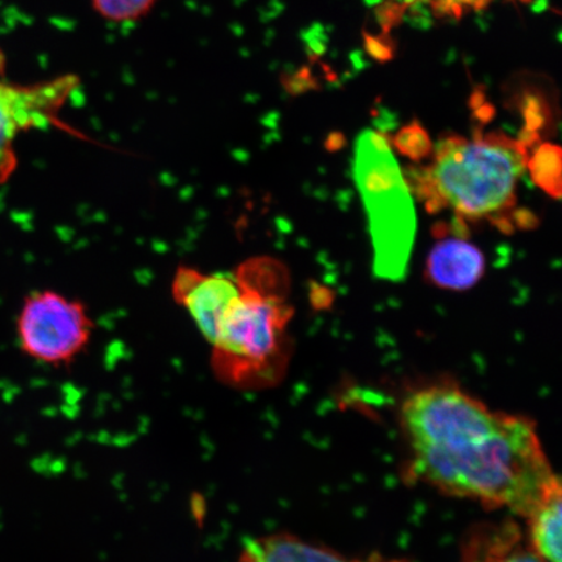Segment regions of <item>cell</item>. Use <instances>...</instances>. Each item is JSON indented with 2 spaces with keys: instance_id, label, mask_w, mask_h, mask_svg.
<instances>
[{
  "instance_id": "cell-1",
  "label": "cell",
  "mask_w": 562,
  "mask_h": 562,
  "mask_svg": "<svg viewBox=\"0 0 562 562\" xmlns=\"http://www.w3.org/2000/svg\"><path fill=\"white\" fill-rule=\"evenodd\" d=\"M400 424L411 472L446 495L526 517L558 476L531 419L492 411L459 385L413 391Z\"/></svg>"
},
{
  "instance_id": "cell-2",
  "label": "cell",
  "mask_w": 562,
  "mask_h": 562,
  "mask_svg": "<svg viewBox=\"0 0 562 562\" xmlns=\"http://www.w3.org/2000/svg\"><path fill=\"white\" fill-rule=\"evenodd\" d=\"M530 145L502 132L442 137L430 161L405 170V179L428 213L449 211L462 228L481 222L508 232L525 222L531 226V216L517 211V189Z\"/></svg>"
},
{
  "instance_id": "cell-3",
  "label": "cell",
  "mask_w": 562,
  "mask_h": 562,
  "mask_svg": "<svg viewBox=\"0 0 562 562\" xmlns=\"http://www.w3.org/2000/svg\"><path fill=\"white\" fill-rule=\"evenodd\" d=\"M232 272L240 293L210 344L211 370L229 389H269L281 382L291 360L290 273L269 257L246 259Z\"/></svg>"
},
{
  "instance_id": "cell-4",
  "label": "cell",
  "mask_w": 562,
  "mask_h": 562,
  "mask_svg": "<svg viewBox=\"0 0 562 562\" xmlns=\"http://www.w3.org/2000/svg\"><path fill=\"white\" fill-rule=\"evenodd\" d=\"M353 172L368 217L375 277L403 281L416 240L417 213L390 139L379 132H362L356 139Z\"/></svg>"
},
{
  "instance_id": "cell-5",
  "label": "cell",
  "mask_w": 562,
  "mask_h": 562,
  "mask_svg": "<svg viewBox=\"0 0 562 562\" xmlns=\"http://www.w3.org/2000/svg\"><path fill=\"white\" fill-rule=\"evenodd\" d=\"M93 329L86 304L54 291L32 292L16 322L21 351L53 368L72 364L89 346Z\"/></svg>"
},
{
  "instance_id": "cell-6",
  "label": "cell",
  "mask_w": 562,
  "mask_h": 562,
  "mask_svg": "<svg viewBox=\"0 0 562 562\" xmlns=\"http://www.w3.org/2000/svg\"><path fill=\"white\" fill-rule=\"evenodd\" d=\"M3 68L0 59V184L18 168L15 144L20 133L61 125L60 111L80 86L74 75L21 86L5 81Z\"/></svg>"
},
{
  "instance_id": "cell-7",
  "label": "cell",
  "mask_w": 562,
  "mask_h": 562,
  "mask_svg": "<svg viewBox=\"0 0 562 562\" xmlns=\"http://www.w3.org/2000/svg\"><path fill=\"white\" fill-rule=\"evenodd\" d=\"M171 292L176 304L186 308L202 336L211 344L232 302L240 293V286L234 272L207 273L181 265L175 272Z\"/></svg>"
},
{
  "instance_id": "cell-8",
  "label": "cell",
  "mask_w": 562,
  "mask_h": 562,
  "mask_svg": "<svg viewBox=\"0 0 562 562\" xmlns=\"http://www.w3.org/2000/svg\"><path fill=\"white\" fill-rule=\"evenodd\" d=\"M437 237L426 259L425 276L428 283L440 290L463 292L472 290L486 272V257L468 235L451 224L441 223L434 229Z\"/></svg>"
},
{
  "instance_id": "cell-9",
  "label": "cell",
  "mask_w": 562,
  "mask_h": 562,
  "mask_svg": "<svg viewBox=\"0 0 562 562\" xmlns=\"http://www.w3.org/2000/svg\"><path fill=\"white\" fill-rule=\"evenodd\" d=\"M525 518L531 550L547 562H562V488L559 476Z\"/></svg>"
},
{
  "instance_id": "cell-10",
  "label": "cell",
  "mask_w": 562,
  "mask_h": 562,
  "mask_svg": "<svg viewBox=\"0 0 562 562\" xmlns=\"http://www.w3.org/2000/svg\"><path fill=\"white\" fill-rule=\"evenodd\" d=\"M237 562H305L302 539L286 532L249 538L245 540Z\"/></svg>"
},
{
  "instance_id": "cell-11",
  "label": "cell",
  "mask_w": 562,
  "mask_h": 562,
  "mask_svg": "<svg viewBox=\"0 0 562 562\" xmlns=\"http://www.w3.org/2000/svg\"><path fill=\"white\" fill-rule=\"evenodd\" d=\"M526 170L530 171L531 179L539 188L554 199L561 195V150L552 144H542L537 147L527 159Z\"/></svg>"
},
{
  "instance_id": "cell-12",
  "label": "cell",
  "mask_w": 562,
  "mask_h": 562,
  "mask_svg": "<svg viewBox=\"0 0 562 562\" xmlns=\"http://www.w3.org/2000/svg\"><path fill=\"white\" fill-rule=\"evenodd\" d=\"M97 15L110 23H133L149 13L158 0H90Z\"/></svg>"
},
{
  "instance_id": "cell-13",
  "label": "cell",
  "mask_w": 562,
  "mask_h": 562,
  "mask_svg": "<svg viewBox=\"0 0 562 562\" xmlns=\"http://www.w3.org/2000/svg\"><path fill=\"white\" fill-rule=\"evenodd\" d=\"M393 145L403 156L417 161L430 157L434 149L427 132L417 123L404 126L397 133Z\"/></svg>"
},
{
  "instance_id": "cell-14",
  "label": "cell",
  "mask_w": 562,
  "mask_h": 562,
  "mask_svg": "<svg viewBox=\"0 0 562 562\" xmlns=\"http://www.w3.org/2000/svg\"><path fill=\"white\" fill-rule=\"evenodd\" d=\"M496 562H547L542 558L538 557L531 548H521V550L512 551L504 553L502 558H498Z\"/></svg>"
},
{
  "instance_id": "cell-15",
  "label": "cell",
  "mask_w": 562,
  "mask_h": 562,
  "mask_svg": "<svg viewBox=\"0 0 562 562\" xmlns=\"http://www.w3.org/2000/svg\"><path fill=\"white\" fill-rule=\"evenodd\" d=\"M370 53L375 55V58L389 59L390 50L383 47L381 41L372 40L369 42Z\"/></svg>"
}]
</instances>
